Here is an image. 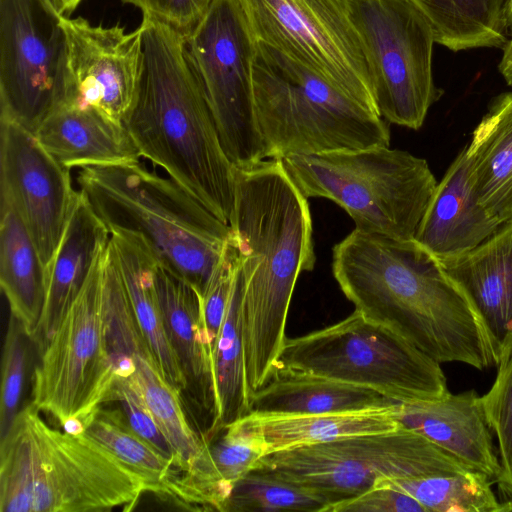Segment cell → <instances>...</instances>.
Here are the masks:
<instances>
[{
  "mask_svg": "<svg viewBox=\"0 0 512 512\" xmlns=\"http://www.w3.org/2000/svg\"><path fill=\"white\" fill-rule=\"evenodd\" d=\"M324 512H426L411 495L385 485L329 505Z\"/></svg>",
  "mask_w": 512,
  "mask_h": 512,
  "instance_id": "39",
  "label": "cell"
},
{
  "mask_svg": "<svg viewBox=\"0 0 512 512\" xmlns=\"http://www.w3.org/2000/svg\"><path fill=\"white\" fill-rule=\"evenodd\" d=\"M58 10V12L64 17L69 15L77 8L82 0H51Z\"/></svg>",
  "mask_w": 512,
  "mask_h": 512,
  "instance_id": "41",
  "label": "cell"
},
{
  "mask_svg": "<svg viewBox=\"0 0 512 512\" xmlns=\"http://www.w3.org/2000/svg\"><path fill=\"white\" fill-rule=\"evenodd\" d=\"M396 405L325 414L250 412L231 424L256 438L264 446L267 455L346 436L395 430L400 427L394 417Z\"/></svg>",
  "mask_w": 512,
  "mask_h": 512,
  "instance_id": "26",
  "label": "cell"
},
{
  "mask_svg": "<svg viewBox=\"0 0 512 512\" xmlns=\"http://www.w3.org/2000/svg\"><path fill=\"white\" fill-rule=\"evenodd\" d=\"M187 38L203 20L215 0H121Z\"/></svg>",
  "mask_w": 512,
  "mask_h": 512,
  "instance_id": "38",
  "label": "cell"
},
{
  "mask_svg": "<svg viewBox=\"0 0 512 512\" xmlns=\"http://www.w3.org/2000/svg\"><path fill=\"white\" fill-rule=\"evenodd\" d=\"M505 11L508 17L512 20V0L505 1Z\"/></svg>",
  "mask_w": 512,
  "mask_h": 512,
  "instance_id": "42",
  "label": "cell"
},
{
  "mask_svg": "<svg viewBox=\"0 0 512 512\" xmlns=\"http://www.w3.org/2000/svg\"><path fill=\"white\" fill-rule=\"evenodd\" d=\"M0 285L10 314L34 340L46 298V270L39 252L12 205L1 198Z\"/></svg>",
  "mask_w": 512,
  "mask_h": 512,
  "instance_id": "28",
  "label": "cell"
},
{
  "mask_svg": "<svg viewBox=\"0 0 512 512\" xmlns=\"http://www.w3.org/2000/svg\"><path fill=\"white\" fill-rule=\"evenodd\" d=\"M255 468L314 490L332 504L359 495L380 480L473 470L425 437L402 427L275 451L259 459Z\"/></svg>",
  "mask_w": 512,
  "mask_h": 512,
  "instance_id": "9",
  "label": "cell"
},
{
  "mask_svg": "<svg viewBox=\"0 0 512 512\" xmlns=\"http://www.w3.org/2000/svg\"><path fill=\"white\" fill-rule=\"evenodd\" d=\"M229 220L243 275L242 331L250 395L271 376L286 340L298 276L316 263L307 198L281 159L233 165ZM251 398V397H250Z\"/></svg>",
  "mask_w": 512,
  "mask_h": 512,
  "instance_id": "2",
  "label": "cell"
},
{
  "mask_svg": "<svg viewBox=\"0 0 512 512\" xmlns=\"http://www.w3.org/2000/svg\"><path fill=\"white\" fill-rule=\"evenodd\" d=\"M109 239L108 228L78 191L61 241L46 268L45 304L33 340L40 352L57 331Z\"/></svg>",
  "mask_w": 512,
  "mask_h": 512,
  "instance_id": "21",
  "label": "cell"
},
{
  "mask_svg": "<svg viewBox=\"0 0 512 512\" xmlns=\"http://www.w3.org/2000/svg\"><path fill=\"white\" fill-rule=\"evenodd\" d=\"M32 403L0 440L1 512L133 509L145 481L84 432L49 426Z\"/></svg>",
  "mask_w": 512,
  "mask_h": 512,
  "instance_id": "4",
  "label": "cell"
},
{
  "mask_svg": "<svg viewBox=\"0 0 512 512\" xmlns=\"http://www.w3.org/2000/svg\"><path fill=\"white\" fill-rule=\"evenodd\" d=\"M243 275L237 269L224 321L212 350L216 419L207 437L250 413L242 331Z\"/></svg>",
  "mask_w": 512,
  "mask_h": 512,
  "instance_id": "30",
  "label": "cell"
},
{
  "mask_svg": "<svg viewBox=\"0 0 512 512\" xmlns=\"http://www.w3.org/2000/svg\"><path fill=\"white\" fill-rule=\"evenodd\" d=\"M394 417L473 470L496 483L501 466L481 396L474 390L438 399L399 402Z\"/></svg>",
  "mask_w": 512,
  "mask_h": 512,
  "instance_id": "18",
  "label": "cell"
},
{
  "mask_svg": "<svg viewBox=\"0 0 512 512\" xmlns=\"http://www.w3.org/2000/svg\"><path fill=\"white\" fill-rule=\"evenodd\" d=\"M253 90L265 159L390 145L376 109L257 40Z\"/></svg>",
  "mask_w": 512,
  "mask_h": 512,
  "instance_id": "6",
  "label": "cell"
},
{
  "mask_svg": "<svg viewBox=\"0 0 512 512\" xmlns=\"http://www.w3.org/2000/svg\"><path fill=\"white\" fill-rule=\"evenodd\" d=\"M426 18L435 43L459 52L502 48L508 40L505 0H407Z\"/></svg>",
  "mask_w": 512,
  "mask_h": 512,
  "instance_id": "31",
  "label": "cell"
},
{
  "mask_svg": "<svg viewBox=\"0 0 512 512\" xmlns=\"http://www.w3.org/2000/svg\"><path fill=\"white\" fill-rule=\"evenodd\" d=\"M255 44L239 0H215L200 24L185 38L222 147L236 166L265 159L254 104Z\"/></svg>",
  "mask_w": 512,
  "mask_h": 512,
  "instance_id": "14",
  "label": "cell"
},
{
  "mask_svg": "<svg viewBox=\"0 0 512 512\" xmlns=\"http://www.w3.org/2000/svg\"><path fill=\"white\" fill-rule=\"evenodd\" d=\"M83 432L138 474L147 484L148 492L192 506L175 460L136 433L121 410L99 407L86 421Z\"/></svg>",
  "mask_w": 512,
  "mask_h": 512,
  "instance_id": "29",
  "label": "cell"
},
{
  "mask_svg": "<svg viewBox=\"0 0 512 512\" xmlns=\"http://www.w3.org/2000/svg\"><path fill=\"white\" fill-rule=\"evenodd\" d=\"M105 250L41 351L33 373L31 403L71 433L83 432L91 414L108 402L116 377L107 346L103 308Z\"/></svg>",
  "mask_w": 512,
  "mask_h": 512,
  "instance_id": "11",
  "label": "cell"
},
{
  "mask_svg": "<svg viewBox=\"0 0 512 512\" xmlns=\"http://www.w3.org/2000/svg\"><path fill=\"white\" fill-rule=\"evenodd\" d=\"M0 174L1 198L25 224L46 270L78 195L70 169L60 164L35 134L0 118Z\"/></svg>",
  "mask_w": 512,
  "mask_h": 512,
  "instance_id": "16",
  "label": "cell"
},
{
  "mask_svg": "<svg viewBox=\"0 0 512 512\" xmlns=\"http://www.w3.org/2000/svg\"><path fill=\"white\" fill-rule=\"evenodd\" d=\"M501 226L473 190L464 147L437 183L414 240L444 259L477 247Z\"/></svg>",
  "mask_w": 512,
  "mask_h": 512,
  "instance_id": "20",
  "label": "cell"
},
{
  "mask_svg": "<svg viewBox=\"0 0 512 512\" xmlns=\"http://www.w3.org/2000/svg\"><path fill=\"white\" fill-rule=\"evenodd\" d=\"M32 341L20 321L10 314L1 364L0 440L9 432L15 418L22 410L21 402L26 385Z\"/></svg>",
  "mask_w": 512,
  "mask_h": 512,
  "instance_id": "35",
  "label": "cell"
},
{
  "mask_svg": "<svg viewBox=\"0 0 512 512\" xmlns=\"http://www.w3.org/2000/svg\"><path fill=\"white\" fill-rule=\"evenodd\" d=\"M332 271L355 310L440 364L459 362L479 370L497 365L468 298L414 239L355 228L333 247Z\"/></svg>",
  "mask_w": 512,
  "mask_h": 512,
  "instance_id": "1",
  "label": "cell"
},
{
  "mask_svg": "<svg viewBox=\"0 0 512 512\" xmlns=\"http://www.w3.org/2000/svg\"><path fill=\"white\" fill-rule=\"evenodd\" d=\"M276 366L370 388L397 402L449 393L439 362L357 310L333 325L286 338Z\"/></svg>",
  "mask_w": 512,
  "mask_h": 512,
  "instance_id": "8",
  "label": "cell"
},
{
  "mask_svg": "<svg viewBox=\"0 0 512 512\" xmlns=\"http://www.w3.org/2000/svg\"><path fill=\"white\" fill-rule=\"evenodd\" d=\"M35 135L68 169L138 161L142 157L124 122L91 106L73 104L59 109Z\"/></svg>",
  "mask_w": 512,
  "mask_h": 512,
  "instance_id": "23",
  "label": "cell"
},
{
  "mask_svg": "<svg viewBox=\"0 0 512 512\" xmlns=\"http://www.w3.org/2000/svg\"><path fill=\"white\" fill-rule=\"evenodd\" d=\"M76 182L109 232L141 235L161 265L204 294L231 235L228 224L139 160L84 166Z\"/></svg>",
  "mask_w": 512,
  "mask_h": 512,
  "instance_id": "5",
  "label": "cell"
},
{
  "mask_svg": "<svg viewBox=\"0 0 512 512\" xmlns=\"http://www.w3.org/2000/svg\"><path fill=\"white\" fill-rule=\"evenodd\" d=\"M109 244L137 323L165 378L182 395L187 381L164 328L155 281L158 258L134 232L111 230Z\"/></svg>",
  "mask_w": 512,
  "mask_h": 512,
  "instance_id": "24",
  "label": "cell"
},
{
  "mask_svg": "<svg viewBox=\"0 0 512 512\" xmlns=\"http://www.w3.org/2000/svg\"><path fill=\"white\" fill-rule=\"evenodd\" d=\"M103 308L107 346L115 375L136 386L172 446L193 501L216 507L224 488L209 456L202 433L193 429L182 395L167 381L133 313L111 246L103 256Z\"/></svg>",
  "mask_w": 512,
  "mask_h": 512,
  "instance_id": "10",
  "label": "cell"
},
{
  "mask_svg": "<svg viewBox=\"0 0 512 512\" xmlns=\"http://www.w3.org/2000/svg\"><path fill=\"white\" fill-rule=\"evenodd\" d=\"M63 18L51 0H0V118L33 134L76 104Z\"/></svg>",
  "mask_w": 512,
  "mask_h": 512,
  "instance_id": "12",
  "label": "cell"
},
{
  "mask_svg": "<svg viewBox=\"0 0 512 512\" xmlns=\"http://www.w3.org/2000/svg\"><path fill=\"white\" fill-rule=\"evenodd\" d=\"M438 260L477 313L498 365L512 349V222L477 247Z\"/></svg>",
  "mask_w": 512,
  "mask_h": 512,
  "instance_id": "19",
  "label": "cell"
},
{
  "mask_svg": "<svg viewBox=\"0 0 512 512\" xmlns=\"http://www.w3.org/2000/svg\"><path fill=\"white\" fill-rule=\"evenodd\" d=\"M369 64L373 96L388 123L422 127L441 97L433 77V31L407 0H347Z\"/></svg>",
  "mask_w": 512,
  "mask_h": 512,
  "instance_id": "13",
  "label": "cell"
},
{
  "mask_svg": "<svg viewBox=\"0 0 512 512\" xmlns=\"http://www.w3.org/2000/svg\"><path fill=\"white\" fill-rule=\"evenodd\" d=\"M370 388L276 366L250 398V412L325 414L385 408L397 404Z\"/></svg>",
  "mask_w": 512,
  "mask_h": 512,
  "instance_id": "25",
  "label": "cell"
},
{
  "mask_svg": "<svg viewBox=\"0 0 512 512\" xmlns=\"http://www.w3.org/2000/svg\"><path fill=\"white\" fill-rule=\"evenodd\" d=\"M155 281L167 338L186 378L187 389L199 410L209 418L211 429L216 419V400L201 295L160 262Z\"/></svg>",
  "mask_w": 512,
  "mask_h": 512,
  "instance_id": "22",
  "label": "cell"
},
{
  "mask_svg": "<svg viewBox=\"0 0 512 512\" xmlns=\"http://www.w3.org/2000/svg\"><path fill=\"white\" fill-rule=\"evenodd\" d=\"M502 54L498 64V71L506 84L512 88V37L501 48Z\"/></svg>",
  "mask_w": 512,
  "mask_h": 512,
  "instance_id": "40",
  "label": "cell"
},
{
  "mask_svg": "<svg viewBox=\"0 0 512 512\" xmlns=\"http://www.w3.org/2000/svg\"><path fill=\"white\" fill-rule=\"evenodd\" d=\"M306 198H326L343 208L362 231L414 239L437 185L427 161L407 151L377 146L281 159Z\"/></svg>",
  "mask_w": 512,
  "mask_h": 512,
  "instance_id": "7",
  "label": "cell"
},
{
  "mask_svg": "<svg viewBox=\"0 0 512 512\" xmlns=\"http://www.w3.org/2000/svg\"><path fill=\"white\" fill-rule=\"evenodd\" d=\"M331 504L330 499L314 490L254 468L233 486L225 512H324Z\"/></svg>",
  "mask_w": 512,
  "mask_h": 512,
  "instance_id": "33",
  "label": "cell"
},
{
  "mask_svg": "<svg viewBox=\"0 0 512 512\" xmlns=\"http://www.w3.org/2000/svg\"><path fill=\"white\" fill-rule=\"evenodd\" d=\"M109 401L119 403L120 410L136 433L157 448L163 455L174 459L176 462L172 446L130 378L116 375L109 394Z\"/></svg>",
  "mask_w": 512,
  "mask_h": 512,
  "instance_id": "37",
  "label": "cell"
},
{
  "mask_svg": "<svg viewBox=\"0 0 512 512\" xmlns=\"http://www.w3.org/2000/svg\"><path fill=\"white\" fill-rule=\"evenodd\" d=\"M68 68L76 104L91 106L124 122L134 102L142 62L139 27L93 26L86 19L63 18Z\"/></svg>",
  "mask_w": 512,
  "mask_h": 512,
  "instance_id": "17",
  "label": "cell"
},
{
  "mask_svg": "<svg viewBox=\"0 0 512 512\" xmlns=\"http://www.w3.org/2000/svg\"><path fill=\"white\" fill-rule=\"evenodd\" d=\"M497 367L496 378L481 400L497 438L501 472L496 483L504 500H508L512 499V349Z\"/></svg>",
  "mask_w": 512,
  "mask_h": 512,
  "instance_id": "34",
  "label": "cell"
},
{
  "mask_svg": "<svg viewBox=\"0 0 512 512\" xmlns=\"http://www.w3.org/2000/svg\"><path fill=\"white\" fill-rule=\"evenodd\" d=\"M493 483L486 474L469 470L413 479H386L375 485L411 495L426 512H500L501 501L492 489Z\"/></svg>",
  "mask_w": 512,
  "mask_h": 512,
  "instance_id": "32",
  "label": "cell"
},
{
  "mask_svg": "<svg viewBox=\"0 0 512 512\" xmlns=\"http://www.w3.org/2000/svg\"><path fill=\"white\" fill-rule=\"evenodd\" d=\"M239 2L257 41L377 110L369 64L347 0Z\"/></svg>",
  "mask_w": 512,
  "mask_h": 512,
  "instance_id": "15",
  "label": "cell"
},
{
  "mask_svg": "<svg viewBox=\"0 0 512 512\" xmlns=\"http://www.w3.org/2000/svg\"><path fill=\"white\" fill-rule=\"evenodd\" d=\"M204 438L217 476L230 496L235 483L265 455L264 446L234 424Z\"/></svg>",
  "mask_w": 512,
  "mask_h": 512,
  "instance_id": "36",
  "label": "cell"
},
{
  "mask_svg": "<svg viewBox=\"0 0 512 512\" xmlns=\"http://www.w3.org/2000/svg\"><path fill=\"white\" fill-rule=\"evenodd\" d=\"M465 152L480 203L501 225L512 222V91L490 103Z\"/></svg>",
  "mask_w": 512,
  "mask_h": 512,
  "instance_id": "27",
  "label": "cell"
},
{
  "mask_svg": "<svg viewBox=\"0 0 512 512\" xmlns=\"http://www.w3.org/2000/svg\"><path fill=\"white\" fill-rule=\"evenodd\" d=\"M139 29L141 72L124 124L142 157L229 225L233 164L222 147L185 38L145 16Z\"/></svg>",
  "mask_w": 512,
  "mask_h": 512,
  "instance_id": "3",
  "label": "cell"
}]
</instances>
